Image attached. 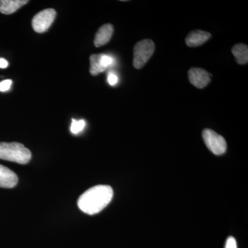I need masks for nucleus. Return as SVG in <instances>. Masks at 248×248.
<instances>
[{"instance_id": "obj_17", "label": "nucleus", "mask_w": 248, "mask_h": 248, "mask_svg": "<svg viewBox=\"0 0 248 248\" xmlns=\"http://www.w3.org/2000/svg\"><path fill=\"white\" fill-rule=\"evenodd\" d=\"M226 248H237L236 239L232 236H230L227 239Z\"/></svg>"}, {"instance_id": "obj_2", "label": "nucleus", "mask_w": 248, "mask_h": 248, "mask_svg": "<svg viewBox=\"0 0 248 248\" xmlns=\"http://www.w3.org/2000/svg\"><path fill=\"white\" fill-rule=\"evenodd\" d=\"M32 157L31 152L18 142H0V159L19 164H27Z\"/></svg>"}, {"instance_id": "obj_5", "label": "nucleus", "mask_w": 248, "mask_h": 248, "mask_svg": "<svg viewBox=\"0 0 248 248\" xmlns=\"http://www.w3.org/2000/svg\"><path fill=\"white\" fill-rule=\"evenodd\" d=\"M56 17V11L53 9L43 10L32 18V27L38 33L48 31Z\"/></svg>"}, {"instance_id": "obj_4", "label": "nucleus", "mask_w": 248, "mask_h": 248, "mask_svg": "<svg viewBox=\"0 0 248 248\" xmlns=\"http://www.w3.org/2000/svg\"><path fill=\"white\" fill-rule=\"evenodd\" d=\"M203 141L209 150L216 155H221L226 153L227 143L226 140L211 129H204L202 133Z\"/></svg>"}, {"instance_id": "obj_9", "label": "nucleus", "mask_w": 248, "mask_h": 248, "mask_svg": "<svg viewBox=\"0 0 248 248\" xmlns=\"http://www.w3.org/2000/svg\"><path fill=\"white\" fill-rule=\"evenodd\" d=\"M211 37V34L206 31L195 30L192 31L186 37V45L189 47H197L203 45Z\"/></svg>"}, {"instance_id": "obj_12", "label": "nucleus", "mask_w": 248, "mask_h": 248, "mask_svg": "<svg viewBox=\"0 0 248 248\" xmlns=\"http://www.w3.org/2000/svg\"><path fill=\"white\" fill-rule=\"evenodd\" d=\"M101 55L102 54H94L90 57V62H91L90 73L93 76H97L99 73H103L107 69L101 63Z\"/></svg>"}, {"instance_id": "obj_16", "label": "nucleus", "mask_w": 248, "mask_h": 248, "mask_svg": "<svg viewBox=\"0 0 248 248\" xmlns=\"http://www.w3.org/2000/svg\"><path fill=\"white\" fill-rule=\"evenodd\" d=\"M108 82L110 86H115L118 82V77L114 73H110L108 76Z\"/></svg>"}, {"instance_id": "obj_18", "label": "nucleus", "mask_w": 248, "mask_h": 248, "mask_svg": "<svg viewBox=\"0 0 248 248\" xmlns=\"http://www.w3.org/2000/svg\"><path fill=\"white\" fill-rule=\"evenodd\" d=\"M9 66V62L4 58H0V68H6Z\"/></svg>"}, {"instance_id": "obj_15", "label": "nucleus", "mask_w": 248, "mask_h": 248, "mask_svg": "<svg viewBox=\"0 0 248 248\" xmlns=\"http://www.w3.org/2000/svg\"><path fill=\"white\" fill-rule=\"evenodd\" d=\"M12 84L13 81L11 79H6L1 81L0 82V91L1 92H6V91H9Z\"/></svg>"}, {"instance_id": "obj_3", "label": "nucleus", "mask_w": 248, "mask_h": 248, "mask_svg": "<svg viewBox=\"0 0 248 248\" xmlns=\"http://www.w3.org/2000/svg\"><path fill=\"white\" fill-rule=\"evenodd\" d=\"M155 46L151 40L140 41L134 47L133 66L140 69L146 64L154 53Z\"/></svg>"}, {"instance_id": "obj_7", "label": "nucleus", "mask_w": 248, "mask_h": 248, "mask_svg": "<svg viewBox=\"0 0 248 248\" xmlns=\"http://www.w3.org/2000/svg\"><path fill=\"white\" fill-rule=\"evenodd\" d=\"M17 174L11 169L0 164V187L12 188L17 185Z\"/></svg>"}, {"instance_id": "obj_11", "label": "nucleus", "mask_w": 248, "mask_h": 248, "mask_svg": "<svg viewBox=\"0 0 248 248\" xmlns=\"http://www.w3.org/2000/svg\"><path fill=\"white\" fill-rule=\"evenodd\" d=\"M236 61L240 65L246 64L248 62V47L244 44H238L232 48Z\"/></svg>"}, {"instance_id": "obj_14", "label": "nucleus", "mask_w": 248, "mask_h": 248, "mask_svg": "<svg viewBox=\"0 0 248 248\" xmlns=\"http://www.w3.org/2000/svg\"><path fill=\"white\" fill-rule=\"evenodd\" d=\"M100 62L102 66L107 68L108 67L110 66V65L113 63V59L108 56V55L102 54V55H101Z\"/></svg>"}, {"instance_id": "obj_8", "label": "nucleus", "mask_w": 248, "mask_h": 248, "mask_svg": "<svg viewBox=\"0 0 248 248\" xmlns=\"http://www.w3.org/2000/svg\"><path fill=\"white\" fill-rule=\"evenodd\" d=\"M114 32L113 26L110 24H106L99 28L94 40V45L96 47H101L110 42Z\"/></svg>"}, {"instance_id": "obj_6", "label": "nucleus", "mask_w": 248, "mask_h": 248, "mask_svg": "<svg viewBox=\"0 0 248 248\" xmlns=\"http://www.w3.org/2000/svg\"><path fill=\"white\" fill-rule=\"evenodd\" d=\"M212 75L203 68H192L188 71L189 81L198 89H203L211 81Z\"/></svg>"}, {"instance_id": "obj_13", "label": "nucleus", "mask_w": 248, "mask_h": 248, "mask_svg": "<svg viewBox=\"0 0 248 248\" xmlns=\"http://www.w3.org/2000/svg\"><path fill=\"white\" fill-rule=\"evenodd\" d=\"M85 126H86V122L84 120L78 121L73 119L71 126V133L77 135L82 131Z\"/></svg>"}, {"instance_id": "obj_10", "label": "nucleus", "mask_w": 248, "mask_h": 248, "mask_svg": "<svg viewBox=\"0 0 248 248\" xmlns=\"http://www.w3.org/2000/svg\"><path fill=\"white\" fill-rule=\"evenodd\" d=\"M28 2V0H0V12L5 15L14 14Z\"/></svg>"}, {"instance_id": "obj_1", "label": "nucleus", "mask_w": 248, "mask_h": 248, "mask_svg": "<svg viewBox=\"0 0 248 248\" xmlns=\"http://www.w3.org/2000/svg\"><path fill=\"white\" fill-rule=\"evenodd\" d=\"M113 190L110 186L97 185L91 187L80 196L78 207L83 213L93 215L100 213L110 203Z\"/></svg>"}]
</instances>
